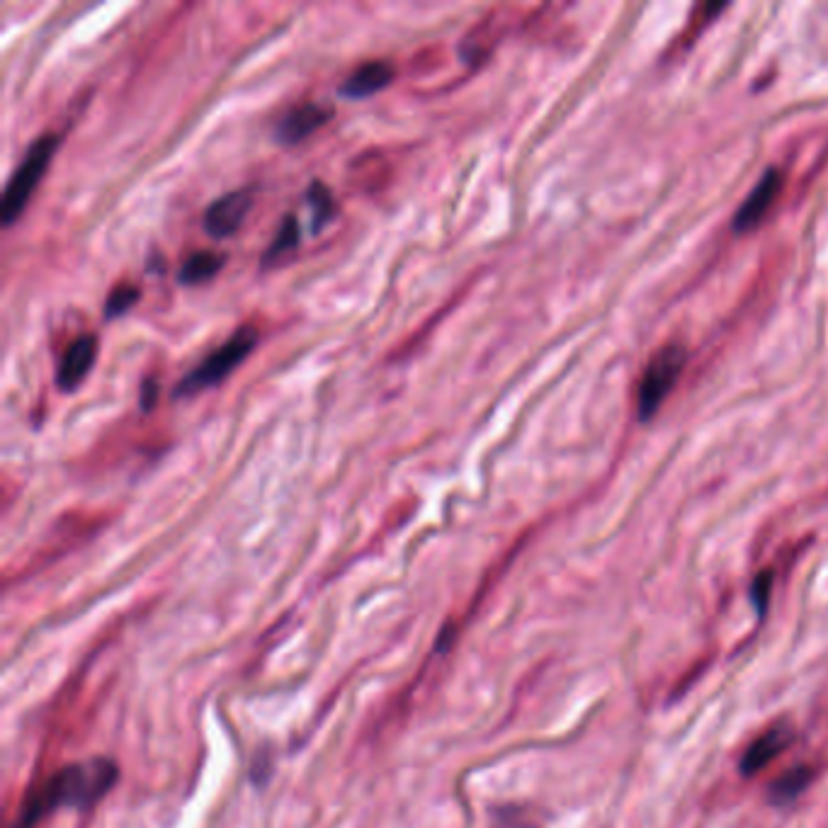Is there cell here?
Segmentation results:
<instances>
[{
  "mask_svg": "<svg viewBox=\"0 0 828 828\" xmlns=\"http://www.w3.org/2000/svg\"><path fill=\"white\" fill-rule=\"evenodd\" d=\"M795 732L789 724H773L771 729L751 741L746 748L744 758H741V773L744 775H758L761 771L768 768L773 761H777L783 753L793 746Z\"/></svg>",
  "mask_w": 828,
  "mask_h": 828,
  "instance_id": "cell-6",
  "label": "cell"
},
{
  "mask_svg": "<svg viewBox=\"0 0 828 828\" xmlns=\"http://www.w3.org/2000/svg\"><path fill=\"white\" fill-rule=\"evenodd\" d=\"M156 399H158V381L156 379H144L142 385V411L148 413L156 406Z\"/></svg>",
  "mask_w": 828,
  "mask_h": 828,
  "instance_id": "cell-17",
  "label": "cell"
},
{
  "mask_svg": "<svg viewBox=\"0 0 828 828\" xmlns=\"http://www.w3.org/2000/svg\"><path fill=\"white\" fill-rule=\"evenodd\" d=\"M306 202H308V207H312V231L314 233H318L326 224H331L333 219H336V212H338L336 200H333V192L321 180L308 185Z\"/></svg>",
  "mask_w": 828,
  "mask_h": 828,
  "instance_id": "cell-13",
  "label": "cell"
},
{
  "mask_svg": "<svg viewBox=\"0 0 828 828\" xmlns=\"http://www.w3.org/2000/svg\"><path fill=\"white\" fill-rule=\"evenodd\" d=\"M255 345H258V328L241 326L224 345H221V348H217L212 355H207L205 360L180 381L178 389L172 391V399L195 397V394H200L209 387L219 385V381H224L233 369H237L245 357L253 353Z\"/></svg>",
  "mask_w": 828,
  "mask_h": 828,
  "instance_id": "cell-3",
  "label": "cell"
},
{
  "mask_svg": "<svg viewBox=\"0 0 828 828\" xmlns=\"http://www.w3.org/2000/svg\"><path fill=\"white\" fill-rule=\"evenodd\" d=\"M137 302H139V287H134V284L129 282L117 284L105 302V318L125 316Z\"/></svg>",
  "mask_w": 828,
  "mask_h": 828,
  "instance_id": "cell-15",
  "label": "cell"
},
{
  "mask_svg": "<svg viewBox=\"0 0 828 828\" xmlns=\"http://www.w3.org/2000/svg\"><path fill=\"white\" fill-rule=\"evenodd\" d=\"M253 207L251 190H233L219 197L205 212V231L212 239H229L237 233Z\"/></svg>",
  "mask_w": 828,
  "mask_h": 828,
  "instance_id": "cell-5",
  "label": "cell"
},
{
  "mask_svg": "<svg viewBox=\"0 0 828 828\" xmlns=\"http://www.w3.org/2000/svg\"><path fill=\"white\" fill-rule=\"evenodd\" d=\"M117 777V763L103 756L61 765L24 799L15 828H34L56 809L95 807L113 789Z\"/></svg>",
  "mask_w": 828,
  "mask_h": 828,
  "instance_id": "cell-1",
  "label": "cell"
},
{
  "mask_svg": "<svg viewBox=\"0 0 828 828\" xmlns=\"http://www.w3.org/2000/svg\"><path fill=\"white\" fill-rule=\"evenodd\" d=\"M685 367V350L681 345H665L649 363L639 385V416L649 418L659 411Z\"/></svg>",
  "mask_w": 828,
  "mask_h": 828,
  "instance_id": "cell-4",
  "label": "cell"
},
{
  "mask_svg": "<svg viewBox=\"0 0 828 828\" xmlns=\"http://www.w3.org/2000/svg\"><path fill=\"white\" fill-rule=\"evenodd\" d=\"M785 178L780 176V170H768L763 176V180L756 185V190L748 195V200L741 205L734 229L736 231H748L756 224H761V219L768 214V209L775 205L777 195L783 190Z\"/></svg>",
  "mask_w": 828,
  "mask_h": 828,
  "instance_id": "cell-10",
  "label": "cell"
},
{
  "mask_svg": "<svg viewBox=\"0 0 828 828\" xmlns=\"http://www.w3.org/2000/svg\"><path fill=\"white\" fill-rule=\"evenodd\" d=\"M771 584H773V574H768V572L758 576L756 584H753V600H756V608L761 612L765 610V605H768V600H771Z\"/></svg>",
  "mask_w": 828,
  "mask_h": 828,
  "instance_id": "cell-16",
  "label": "cell"
},
{
  "mask_svg": "<svg viewBox=\"0 0 828 828\" xmlns=\"http://www.w3.org/2000/svg\"><path fill=\"white\" fill-rule=\"evenodd\" d=\"M814 780V768L811 765H795L793 771L783 773L771 787V799L775 805H785V801H793L799 797Z\"/></svg>",
  "mask_w": 828,
  "mask_h": 828,
  "instance_id": "cell-12",
  "label": "cell"
},
{
  "mask_svg": "<svg viewBox=\"0 0 828 828\" xmlns=\"http://www.w3.org/2000/svg\"><path fill=\"white\" fill-rule=\"evenodd\" d=\"M394 78H397V69H394L389 61H367V64L357 66L350 76L343 81L338 93L343 97H348V101H365V97L385 91L387 85L394 83Z\"/></svg>",
  "mask_w": 828,
  "mask_h": 828,
  "instance_id": "cell-9",
  "label": "cell"
},
{
  "mask_svg": "<svg viewBox=\"0 0 828 828\" xmlns=\"http://www.w3.org/2000/svg\"><path fill=\"white\" fill-rule=\"evenodd\" d=\"M333 109L318 105V103H302L294 109H290L287 115L280 119V125L275 129V139L284 146H294L304 139L312 137L314 132L326 125L331 119Z\"/></svg>",
  "mask_w": 828,
  "mask_h": 828,
  "instance_id": "cell-8",
  "label": "cell"
},
{
  "mask_svg": "<svg viewBox=\"0 0 828 828\" xmlns=\"http://www.w3.org/2000/svg\"><path fill=\"white\" fill-rule=\"evenodd\" d=\"M59 148L56 134H42L40 139H34L28 148V154L20 160V166L12 172V178L6 185L3 205H0V219L3 227H12L22 217L24 207L32 200L36 185L42 182L44 172L52 164V158Z\"/></svg>",
  "mask_w": 828,
  "mask_h": 828,
  "instance_id": "cell-2",
  "label": "cell"
},
{
  "mask_svg": "<svg viewBox=\"0 0 828 828\" xmlns=\"http://www.w3.org/2000/svg\"><path fill=\"white\" fill-rule=\"evenodd\" d=\"M224 265H227V255H221V253H214V251L192 253L188 261L182 263L178 280L182 284H188V287H195V284H205L212 280Z\"/></svg>",
  "mask_w": 828,
  "mask_h": 828,
  "instance_id": "cell-11",
  "label": "cell"
},
{
  "mask_svg": "<svg viewBox=\"0 0 828 828\" xmlns=\"http://www.w3.org/2000/svg\"><path fill=\"white\" fill-rule=\"evenodd\" d=\"M296 245H300V221H296V217L287 214L282 219V224L275 233V241L270 243L263 253V268H268L270 263H277L282 255L292 253Z\"/></svg>",
  "mask_w": 828,
  "mask_h": 828,
  "instance_id": "cell-14",
  "label": "cell"
},
{
  "mask_svg": "<svg viewBox=\"0 0 828 828\" xmlns=\"http://www.w3.org/2000/svg\"><path fill=\"white\" fill-rule=\"evenodd\" d=\"M97 357V338L85 333L73 340L69 348L61 355V363L56 369V387L61 391H73L81 387V381L88 377V373L95 365Z\"/></svg>",
  "mask_w": 828,
  "mask_h": 828,
  "instance_id": "cell-7",
  "label": "cell"
}]
</instances>
